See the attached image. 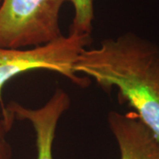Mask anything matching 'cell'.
<instances>
[{"instance_id":"obj_7","label":"cell","mask_w":159,"mask_h":159,"mask_svg":"<svg viewBox=\"0 0 159 159\" xmlns=\"http://www.w3.org/2000/svg\"><path fill=\"white\" fill-rule=\"evenodd\" d=\"M14 120L12 115L4 116L0 111V159H11L12 151L8 134Z\"/></svg>"},{"instance_id":"obj_6","label":"cell","mask_w":159,"mask_h":159,"mask_svg":"<svg viewBox=\"0 0 159 159\" xmlns=\"http://www.w3.org/2000/svg\"><path fill=\"white\" fill-rule=\"evenodd\" d=\"M74 8V16L70 27L71 33L90 34L94 20L93 0H66Z\"/></svg>"},{"instance_id":"obj_8","label":"cell","mask_w":159,"mask_h":159,"mask_svg":"<svg viewBox=\"0 0 159 159\" xmlns=\"http://www.w3.org/2000/svg\"><path fill=\"white\" fill-rule=\"evenodd\" d=\"M1 1H2V0H0V3H1Z\"/></svg>"},{"instance_id":"obj_1","label":"cell","mask_w":159,"mask_h":159,"mask_svg":"<svg viewBox=\"0 0 159 159\" xmlns=\"http://www.w3.org/2000/svg\"><path fill=\"white\" fill-rule=\"evenodd\" d=\"M80 76L94 80L102 90H118L159 139V46L133 33L107 38L86 48L74 65Z\"/></svg>"},{"instance_id":"obj_5","label":"cell","mask_w":159,"mask_h":159,"mask_svg":"<svg viewBox=\"0 0 159 159\" xmlns=\"http://www.w3.org/2000/svg\"><path fill=\"white\" fill-rule=\"evenodd\" d=\"M107 121L118 143L120 159H159V139L134 112L111 111Z\"/></svg>"},{"instance_id":"obj_4","label":"cell","mask_w":159,"mask_h":159,"mask_svg":"<svg viewBox=\"0 0 159 159\" xmlns=\"http://www.w3.org/2000/svg\"><path fill=\"white\" fill-rule=\"evenodd\" d=\"M69 95L62 89H57L49 100L41 107L29 108L17 102L6 105L14 119L29 121L35 135L37 159H53V142L59 120L70 107Z\"/></svg>"},{"instance_id":"obj_2","label":"cell","mask_w":159,"mask_h":159,"mask_svg":"<svg viewBox=\"0 0 159 159\" xmlns=\"http://www.w3.org/2000/svg\"><path fill=\"white\" fill-rule=\"evenodd\" d=\"M91 43L90 34L69 32L41 45L27 48L0 47V108L9 116L3 98L4 87L11 80L33 71H49L60 74L73 84L87 88L91 80L74 71V65L81 52Z\"/></svg>"},{"instance_id":"obj_3","label":"cell","mask_w":159,"mask_h":159,"mask_svg":"<svg viewBox=\"0 0 159 159\" xmlns=\"http://www.w3.org/2000/svg\"><path fill=\"white\" fill-rule=\"evenodd\" d=\"M64 2L66 0H2L0 47L27 48L60 37L59 12Z\"/></svg>"}]
</instances>
